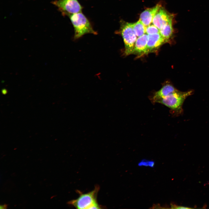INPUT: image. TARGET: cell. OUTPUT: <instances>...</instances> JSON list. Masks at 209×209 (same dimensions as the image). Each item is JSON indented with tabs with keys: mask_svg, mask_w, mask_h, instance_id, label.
Masks as SVG:
<instances>
[{
	"mask_svg": "<svg viewBox=\"0 0 209 209\" xmlns=\"http://www.w3.org/2000/svg\"><path fill=\"white\" fill-rule=\"evenodd\" d=\"M68 16L74 28V37L75 39L79 38L86 34H97L93 29L87 18L81 12Z\"/></svg>",
	"mask_w": 209,
	"mask_h": 209,
	"instance_id": "7a4b0ae2",
	"label": "cell"
},
{
	"mask_svg": "<svg viewBox=\"0 0 209 209\" xmlns=\"http://www.w3.org/2000/svg\"><path fill=\"white\" fill-rule=\"evenodd\" d=\"M148 39V35L146 33L137 37L136 42L133 53L138 56L145 54Z\"/></svg>",
	"mask_w": 209,
	"mask_h": 209,
	"instance_id": "30bf717a",
	"label": "cell"
},
{
	"mask_svg": "<svg viewBox=\"0 0 209 209\" xmlns=\"http://www.w3.org/2000/svg\"><path fill=\"white\" fill-rule=\"evenodd\" d=\"M138 165L140 166H145L153 167L154 165V162L153 161L143 159L138 163Z\"/></svg>",
	"mask_w": 209,
	"mask_h": 209,
	"instance_id": "5bb4252c",
	"label": "cell"
},
{
	"mask_svg": "<svg viewBox=\"0 0 209 209\" xmlns=\"http://www.w3.org/2000/svg\"><path fill=\"white\" fill-rule=\"evenodd\" d=\"M99 189V187L97 186L91 192L86 193H81L77 199L72 200L68 203L77 209L101 208L97 201V197Z\"/></svg>",
	"mask_w": 209,
	"mask_h": 209,
	"instance_id": "3957f363",
	"label": "cell"
},
{
	"mask_svg": "<svg viewBox=\"0 0 209 209\" xmlns=\"http://www.w3.org/2000/svg\"><path fill=\"white\" fill-rule=\"evenodd\" d=\"M193 93L192 90L182 92L178 90L158 100L156 103L167 107L170 109V112L173 115L178 116L183 113L182 106L185 100Z\"/></svg>",
	"mask_w": 209,
	"mask_h": 209,
	"instance_id": "6da1fadb",
	"label": "cell"
},
{
	"mask_svg": "<svg viewBox=\"0 0 209 209\" xmlns=\"http://www.w3.org/2000/svg\"><path fill=\"white\" fill-rule=\"evenodd\" d=\"M7 208V205L6 204L3 205H1L0 206V208L1 209H6Z\"/></svg>",
	"mask_w": 209,
	"mask_h": 209,
	"instance_id": "2e32d148",
	"label": "cell"
},
{
	"mask_svg": "<svg viewBox=\"0 0 209 209\" xmlns=\"http://www.w3.org/2000/svg\"><path fill=\"white\" fill-rule=\"evenodd\" d=\"M175 14L170 13L161 7L155 15L152 23L160 30L169 22L174 19Z\"/></svg>",
	"mask_w": 209,
	"mask_h": 209,
	"instance_id": "8992f818",
	"label": "cell"
},
{
	"mask_svg": "<svg viewBox=\"0 0 209 209\" xmlns=\"http://www.w3.org/2000/svg\"><path fill=\"white\" fill-rule=\"evenodd\" d=\"M2 93L4 94H5L6 93V92H7L6 90L5 89H3L2 90Z\"/></svg>",
	"mask_w": 209,
	"mask_h": 209,
	"instance_id": "e0dca14e",
	"label": "cell"
},
{
	"mask_svg": "<svg viewBox=\"0 0 209 209\" xmlns=\"http://www.w3.org/2000/svg\"><path fill=\"white\" fill-rule=\"evenodd\" d=\"M171 208H175V209H190L191 208H189L187 207L183 206H177L175 204H171Z\"/></svg>",
	"mask_w": 209,
	"mask_h": 209,
	"instance_id": "9a60e30c",
	"label": "cell"
},
{
	"mask_svg": "<svg viewBox=\"0 0 209 209\" xmlns=\"http://www.w3.org/2000/svg\"><path fill=\"white\" fill-rule=\"evenodd\" d=\"M133 24L121 21L118 33L122 36L125 45L124 54L128 55L133 54L137 37L134 31Z\"/></svg>",
	"mask_w": 209,
	"mask_h": 209,
	"instance_id": "277c9868",
	"label": "cell"
},
{
	"mask_svg": "<svg viewBox=\"0 0 209 209\" xmlns=\"http://www.w3.org/2000/svg\"><path fill=\"white\" fill-rule=\"evenodd\" d=\"M177 90L172 84H167L163 86L159 90L154 93L149 97V99L151 102L154 104L158 100Z\"/></svg>",
	"mask_w": 209,
	"mask_h": 209,
	"instance_id": "52a82bcc",
	"label": "cell"
},
{
	"mask_svg": "<svg viewBox=\"0 0 209 209\" xmlns=\"http://www.w3.org/2000/svg\"><path fill=\"white\" fill-rule=\"evenodd\" d=\"M167 42L160 33L148 35V39L145 54L158 49L164 43Z\"/></svg>",
	"mask_w": 209,
	"mask_h": 209,
	"instance_id": "ba28073f",
	"label": "cell"
},
{
	"mask_svg": "<svg viewBox=\"0 0 209 209\" xmlns=\"http://www.w3.org/2000/svg\"><path fill=\"white\" fill-rule=\"evenodd\" d=\"M174 19L171 20L163 28L160 30V34L168 42L173 35L174 30L173 27Z\"/></svg>",
	"mask_w": 209,
	"mask_h": 209,
	"instance_id": "8fae6325",
	"label": "cell"
},
{
	"mask_svg": "<svg viewBox=\"0 0 209 209\" xmlns=\"http://www.w3.org/2000/svg\"><path fill=\"white\" fill-rule=\"evenodd\" d=\"M161 7V3H158L153 7L146 9L141 13L139 20L146 27L148 26L152 23L155 15Z\"/></svg>",
	"mask_w": 209,
	"mask_h": 209,
	"instance_id": "9c48e42d",
	"label": "cell"
},
{
	"mask_svg": "<svg viewBox=\"0 0 209 209\" xmlns=\"http://www.w3.org/2000/svg\"><path fill=\"white\" fill-rule=\"evenodd\" d=\"M63 14L69 15L81 12L82 7L78 0H58L53 2Z\"/></svg>",
	"mask_w": 209,
	"mask_h": 209,
	"instance_id": "5b68a950",
	"label": "cell"
},
{
	"mask_svg": "<svg viewBox=\"0 0 209 209\" xmlns=\"http://www.w3.org/2000/svg\"><path fill=\"white\" fill-rule=\"evenodd\" d=\"M159 33V29L153 24L146 27L145 33L148 35H153Z\"/></svg>",
	"mask_w": 209,
	"mask_h": 209,
	"instance_id": "4fadbf2b",
	"label": "cell"
},
{
	"mask_svg": "<svg viewBox=\"0 0 209 209\" xmlns=\"http://www.w3.org/2000/svg\"><path fill=\"white\" fill-rule=\"evenodd\" d=\"M133 27L134 33L137 37L146 33V27L139 19L133 24Z\"/></svg>",
	"mask_w": 209,
	"mask_h": 209,
	"instance_id": "7c38bea8",
	"label": "cell"
}]
</instances>
